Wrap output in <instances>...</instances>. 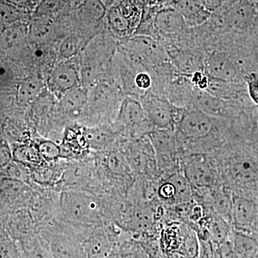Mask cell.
I'll list each match as a JSON object with an SVG mask.
<instances>
[{
	"label": "cell",
	"mask_w": 258,
	"mask_h": 258,
	"mask_svg": "<svg viewBox=\"0 0 258 258\" xmlns=\"http://www.w3.org/2000/svg\"><path fill=\"white\" fill-rule=\"evenodd\" d=\"M88 95L83 88H74L61 96L60 105L62 110L71 115H78L88 103Z\"/></svg>",
	"instance_id": "22"
},
{
	"label": "cell",
	"mask_w": 258,
	"mask_h": 258,
	"mask_svg": "<svg viewBox=\"0 0 258 258\" xmlns=\"http://www.w3.org/2000/svg\"><path fill=\"white\" fill-rule=\"evenodd\" d=\"M235 1L236 0H203L204 3L206 5L207 8L212 13H215L217 10L221 9L222 8L229 6Z\"/></svg>",
	"instance_id": "38"
},
{
	"label": "cell",
	"mask_w": 258,
	"mask_h": 258,
	"mask_svg": "<svg viewBox=\"0 0 258 258\" xmlns=\"http://www.w3.org/2000/svg\"><path fill=\"white\" fill-rule=\"evenodd\" d=\"M63 5V0H42L35 8L34 18H50L59 13Z\"/></svg>",
	"instance_id": "30"
},
{
	"label": "cell",
	"mask_w": 258,
	"mask_h": 258,
	"mask_svg": "<svg viewBox=\"0 0 258 258\" xmlns=\"http://www.w3.org/2000/svg\"><path fill=\"white\" fill-rule=\"evenodd\" d=\"M5 1L14 5L20 9L25 10L32 7L36 0H5Z\"/></svg>",
	"instance_id": "40"
},
{
	"label": "cell",
	"mask_w": 258,
	"mask_h": 258,
	"mask_svg": "<svg viewBox=\"0 0 258 258\" xmlns=\"http://www.w3.org/2000/svg\"><path fill=\"white\" fill-rule=\"evenodd\" d=\"M102 1H103L105 5H106V8H110L112 5H113V3H114L116 0H102Z\"/></svg>",
	"instance_id": "41"
},
{
	"label": "cell",
	"mask_w": 258,
	"mask_h": 258,
	"mask_svg": "<svg viewBox=\"0 0 258 258\" xmlns=\"http://www.w3.org/2000/svg\"><path fill=\"white\" fill-rule=\"evenodd\" d=\"M203 228L207 230L209 240L216 245L230 239L232 231V226L230 222L211 209H206Z\"/></svg>",
	"instance_id": "17"
},
{
	"label": "cell",
	"mask_w": 258,
	"mask_h": 258,
	"mask_svg": "<svg viewBox=\"0 0 258 258\" xmlns=\"http://www.w3.org/2000/svg\"><path fill=\"white\" fill-rule=\"evenodd\" d=\"M62 211L73 221L85 225L101 222V210L96 200L79 191H64L61 196Z\"/></svg>",
	"instance_id": "8"
},
{
	"label": "cell",
	"mask_w": 258,
	"mask_h": 258,
	"mask_svg": "<svg viewBox=\"0 0 258 258\" xmlns=\"http://www.w3.org/2000/svg\"><path fill=\"white\" fill-rule=\"evenodd\" d=\"M14 79L13 70L8 64L0 62V84L9 85Z\"/></svg>",
	"instance_id": "37"
},
{
	"label": "cell",
	"mask_w": 258,
	"mask_h": 258,
	"mask_svg": "<svg viewBox=\"0 0 258 258\" xmlns=\"http://www.w3.org/2000/svg\"><path fill=\"white\" fill-rule=\"evenodd\" d=\"M12 157L13 155L10 147L6 144H1L0 145V169H3L10 165Z\"/></svg>",
	"instance_id": "39"
},
{
	"label": "cell",
	"mask_w": 258,
	"mask_h": 258,
	"mask_svg": "<svg viewBox=\"0 0 258 258\" xmlns=\"http://www.w3.org/2000/svg\"><path fill=\"white\" fill-rule=\"evenodd\" d=\"M134 85L137 88V91L142 93L143 96L144 93L149 91L152 87V78L149 73L139 72L136 74L134 79Z\"/></svg>",
	"instance_id": "35"
},
{
	"label": "cell",
	"mask_w": 258,
	"mask_h": 258,
	"mask_svg": "<svg viewBox=\"0 0 258 258\" xmlns=\"http://www.w3.org/2000/svg\"><path fill=\"white\" fill-rule=\"evenodd\" d=\"M166 180L170 181L175 188V198L173 204L186 203L194 200L192 186L182 171L174 173Z\"/></svg>",
	"instance_id": "25"
},
{
	"label": "cell",
	"mask_w": 258,
	"mask_h": 258,
	"mask_svg": "<svg viewBox=\"0 0 258 258\" xmlns=\"http://www.w3.org/2000/svg\"><path fill=\"white\" fill-rule=\"evenodd\" d=\"M115 250L120 258H152L138 241L132 236L119 237Z\"/></svg>",
	"instance_id": "24"
},
{
	"label": "cell",
	"mask_w": 258,
	"mask_h": 258,
	"mask_svg": "<svg viewBox=\"0 0 258 258\" xmlns=\"http://www.w3.org/2000/svg\"><path fill=\"white\" fill-rule=\"evenodd\" d=\"M44 88V83L37 76L25 78L19 85L17 98L21 103H28L40 96Z\"/></svg>",
	"instance_id": "23"
},
{
	"label": "cell",
	"mask_w": 258,
	"mask_h": 258,
	"mask_svg": "<svg viewBox=\"0 0 258 258\" xmlns=\"http://www.w3.org/2000/svg\"><path fill=\"white\" fill-rule=\"evenodd\" d=\"M188 258H199L200 255V240L196 231L185 222L182 242L178 251Z\"/></svg>",
	"instance_id": "26"
},
{
	"label": "cell",
	"mask_w": 258,
	"mask_h": 258,
	"mask_svg": "<svg viewBox=\"0 0 258 258\" xmlns=\"http://www.w3.org/2000/svg\"><path fill=\"white\" fill-rule=\"evenodd\" d=\"M169 62L183 76H191L198 71H205L207 52L197 47H171L166 49Z\"/></svg>",
	"instance_id": "12"
},
{
	"label": "cell",
	"mask_w": 258,
	"mask_h": 258,
	"mask_svg": "<svg viewBox=\"0 0 258 258\" xmlns=\"http://www.w3.org/2000/svg\"><path fill=\"white\" fill-rule=\"evenodd\" d=\"M224 33L252 37L258 28V0H236L229 6L215 12Z\"/></svg>",
	"instance_id": "2"
},
{
	"label": "cell",
	"mask_w": 258,
	"mask_h": 258,
	"mask_svg": "<svg viewBox=\"0 0 258 258\" xmlns=\"http://www.w3.org/2000/svg\"><path fill=\"white\" fill-rule=\"evenodd\" d=\"M230 239L240 258H255L258 255V236L232 228Z\"/></svg>",
	"instance_id": "21"
},
{
	"label": "cell",
	"mask_w": 258,
	"mask_h": 258,
	"mask_svg": "<svg viewBox=\"0 0 258 258\" xmlns=\"http://www.w3.org/2000/svg\"><path fill=\"white\" fill-rule=\"evenodd\" d=\"M83 137L86 146L96 151L104 150L116 139L118 132L108 125L85 128Z\"/></svg>",
	"instance_id": "18"
},
{
	"label": "cell",
	"mask_w": 258,
	"mask_h": 258,
	"mask_svg": "<svg viewBox=\"0 0 258 258\" xmlns=\"http://www.w3.org/2000/svg\"><path fill=\"white\" fill-rule=\"evenodd\" d=\"M0 258H20L14 242L9 239L0 240Z\"/></svg>",
	"instance_id": "36"
},
{
	"label": "cell",
	"mask_w": 258,
	"mask_h": 258,
	"mask_svg": "<svg viewBox=\"0 0 258 258\" xmlns=\"http://www.w3.org/2000/svg\"><path fill=\"white\" fill-rule=\"evenodd\" d=\"M180 165L185 177L192 188L212 189L222 184L218 168L210 154H186L180 155Z\"/></svg>",
	"instance_id": "3"
},
{
	"label": "cell",
	"mask_w": 258,
	"mask_h": 258,
	"mask_svg": "<svg viewBox=\"0 0 258 258\" xmlns=\"http://www.w3.org/2000/svg\"><path fill=\"white\" fill-rule=\"evenodd\" d=\"M120 234L103 227H98L83 241L86 258H107L116 247Z\"/></svg>",
	"instance_id": "13"
},
{
	"label": "cell",
	"mask_w": 258,
	"mask_h": 258,
	"mask_svg": "<svg viewBox=\"0 0 258 258\" xmlns=\"http://www.w3.org/2000/svg\"><path fill=\"white\" fill-rule=\"evenodd\" d=\"M122 151L134 175L158 179L157 158L147 135L134 137Z\"/></svg>",
	"instance_id": "5"
},
{
	"label": "cell",
	"mask_w": 258,
	"mask_h": 258,
	"mask_svg": "<svg viewBox=\"0 0 258 258\" xmlns=\"http://www.w3.org/2000/svg\"><path fill=\"white\" fill-rule=\"evenodd\" d=\"M222 184L232 192L258 201V147L239 137L211 153Z\"/></svg>",
	"instance_id": "1"
},
{
	"label": "cell",
	"mask_w": 258,
	"mask_h": 258,
	"mask_svg": "<svg viewBox=\"0 0 258 258\" xmlns=\"http://www.w3.org/2000/svg\"><path fill=\"white\" fill-rule=\"evenodd\" d=\"M81 48V41L77 37L70 36L64 39L60 47V53L64 58L74 57Z\"/></svg>",
	"instance_id": "32"
},
{
	"label": "cell",
	"mask_w": 258,
	"mask_h": 258,
	"mask_svg": "<svg viewBox=\"0 0 258 258\" xmlns=\"http://www.w3.org/2000/svg\"><path fill=\"white\" fill-rule=\"evenodd\" d=\"M45 240L53 258H86L83 241L74 234L64 231H49Z\"/></svg>",
	"instance_id": "14"
},
{
	"label": "cell",
	"mask_w": 258,
	"mask_h": 258,
	"mask_svg": "<svg viewBox=\"0 0 258 258\" xmlns=\"http://www.w3.org/2000/svg\"><path fill=\"white\" fill-rule=\"evenodd\" d=\"M140 101L148 120L154 128L175 130L184 107L176 106L166 98L149 91L144 93Z\"/></svg>",
	"instance_id": "6"
},
{
	"label": "cell",
	"mask_w": 258,
	"mask_h": 258,
	"mask_svg": "<svg viewBox=\"0 0 258 258\" xmlns=\"http://www.w3.org/2000/svg\"><path fill=\"white\" fill-rule=\"evenodd\" d=\"M80 73L73 64L61 62L51 71L47 78V86L57 97L61 98L68 91L79 87Z\"/></svg>",
	"instance_id": "15"
},
{
	"label": "cell",
	"mask_w": 258,
	"mask_h": 258,
	"mask_svg": "<svg viewBox=\"0 0 258 258\" xmlns=\"http://www.w3.org/2000/svg\"><path fill=\"white\" fill-rule=\"evenodd\" d=\"M124 49L136 62L151 69L169 62L167 52L161 42L148 35H134L128 37Z\"/></svg>",
	"instance_id": "7"
},
{
	"label": "cell",
	"mask_w": 258,
	"mask_h": 258,
	"mask_svg": "<svg viewBox=\"0 0 258 258\" xmlns=\"http://www.w3.org/2000/svg\"><path fill=\"white\" fill-rule=\"evenodd\" d=\"M115 125L116 132H129L135 137L147 135L154 129L146 116L142 102L132 96L125 97L120 103Z\"/></svg>",
	"instance_id": "9"
},
{
	"label": "cell",
	"mask_w": 258,
	"mask_h": 258,
	"mask_svg": "<svg viewBox=\"0 0 258 258\" xmlns=\"http://www.w3.org/2000/svg\"><path fill=\"white\" fill-rule=\"evenodd\" d=\"M253 39L254 42H255L256 47H257L258 50V28L257 31L254 34Z\"/></svg>",
	"instance_id": "43"
},
{
	"label": "cell",
	"mask_w": 258,
	"mask_h": 258,
	"mask_svg": "<svg viewBox=\"0 0 258 258\" xmlns=\"http://www.w3.org/2000/svg\"><path fill=\"white\" fill-rule=\"evenodd\" d=\"M244 81L251 101L258 108V73L252 72L246 75Z\"/></svg>",
	"instance_id": "34"
},
{
	"label": "cell",
	"mask_w": 258,
	"mask_h": 258,
	"mask_svg": "<svg viewBox=\"0 0 258 258\" xmlns=\"http://www.w3.org/2000/svg\"><path fill=\"white\" fill-rule=\"evenodd\" d=\"M81 10L84 16L97 22L103 20L108 11V8L102 0H85Z\"/></svg>",
	"instance_id": "28"
},
{
	"label": "cell",
	"mask_w": 258,
	"mask_h": 258,
	"mask_svg": "<svg viewBox=\"0 0 258 258\" xmlns=\"http://www.w3.org/2000/svg\"><path fill=\"white\" fill-rule=\"evenodd\" d=\"M25 191V184L17 178L5 177L0 180V192L5 198L15 200L21 196Z\"/></svg>",
	"instance_id": "29"
},
{
	"label": "cell",
	"mask_w": 258,
	"mask_h": 258,
	"mask_svg": "<svg viewBox=\"0 0 258 258\" xmlns=\"http://www.w3.org/2000/svg\"><path fill=\"white\" fill-rule=\"evenodd\" d=\"M23 10L7 3L0 1V26L3 29L13 24L22 22L23 18Z\"/></svg>",
	"instance_id": "27"
},
{
	"label": "cell",
	"mask_w": 258,
	"mask_h": 258,
	"mask_svg": "<svg viewBox=\"0 0 258 258\" xmlns=\"http://www.w3.org/2000/svg\"><path fill=\"white\" fill-rule=\"evenodd\" d=\"M205 72L212 79L232 83H244V76L228 52L213 50L207 54Z\"/></svg>",
	"instance_id": "10"
},
{
	"label": "cell",
	"mask_w": 258,
	"mask_h": 258,
	"mask_svg": "<svg viewBox=\"0 0 258 258\" xmlns=\"http://www.w3.org/2000/svg\"><path fill=\"white\" fill-rule=\"evenodd\" d=\"M107 258H120V257L119 254H118V252H117L115 249V250L113 251V253L110 254V255Z\"/></svg>",
	"instance_id": "42"
},
{
	"label": "cell",
	"mask_w": 258,
	"mask_h": 258,
	"mask_svg": "<svg viewBox=\"0 0 258 258\" xmlns=\"http://www.w3.org/2000/svg\"><path fill=\"white\" fill-rule=\"evenodd\" d=\"M30 27L26 24H13L0 31V47L5 51H13L24 45L29 37Z\"/></svg>",
	"instance_id": "19"
},
{
	"label": "cell",
	"mask_w": 258,
	"mask_h": 258,
	"mask_svg": "<svg viewBox=\"0 0 258 258\" xmlns=\"http://www.w3.org/2000/svg\"><path fill=\"white\" fill-rule=\"evenodd\" d=\"M232 226L234 230L258 235V201L232 192Z\"/></svg>",
	"instance_id": "11"
},
{
	"label": "cell",
	"mask_w": 258,
	"mask_h": 258,
	"mask_svg": "<svg viewBox=\"0 0 258 258\" xmlns=\"http://www.w3.org/2000/svg\"><path fill=\"white\" fill-rule=\"evenodd\" d=\"M173 8L179 13L189 28L202 26L212 15L203 0H174Z\"/></svg>",
	"instance_id": "16"
},
{
	"label": "cell",
	"mask_w": 258,
	"mask_h": 258,
	"mask_svg": "<svg viewBox=\"0 0 258 258\" xmlns=\"http://www.w3.org/2000/svg\"><path fill=\"white\" fill-rule=\"evenodd\" d=\"M106 166L108 172L113 177L125 182L132 181L135 176L122 150L114 149L108 153L106 159Z\"/></svg>",
	"instance_id": "20"
},
{
	"label": "cell",
	"mask_w": 258,
	"mask_h": 258,
	"mask_svg": "<svg viewBox=\"0 0 258 258\" xmlns=\"http://www.w3.org/2000/svg\"><path fill=\"white\" fill-rule=\"evenodd\" d=\"M175 188L170 181H159L158 185L157 196L163 205H171L175 198Z\"/></svg>",
	"instance_id": "31"
},
{
	"label": "cell",
	"mask_w": 258,
	"mask_h": 258,
	"mask_svg": "<svg viewBox=\"0 0 258 258\" xmlns=\"http://www.w3.org/2000/svg\"><path fill=\"white\" fill-rule=\"evenodd\" d=\"M38 151L42 157L49 161L57 159L61 154L60 147L51 141L40 142L38 146Z\"/></svg>",
	"instance_id": "33"
},
{
	"label": "cell",
	"mask_w": 258,
	"mask_h": 258,
	"mask_svg": "<svg viewBox=\"0 0 258 258\" xmlns=\"http://www.w3.org/2000/svg\"><path fill=\"white\" fill-rule=\"evenodd\" d=\"M144 8V0H116L108 8L106 16L111 31L120 37L133 36L142 22Z\"/></svg>",
	"instance_id": "4"
}]
</instances>
